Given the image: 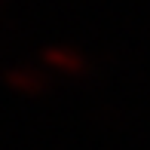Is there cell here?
<instances>
[{
	"mask_svg": "<svg viewBox=\"0 0 150 150\" xmlns=\"http://www.w3.org/2000/svg\"><path fill=\"white\" fill-rule=\"evenodd\" d=\"M3 83L9 86L12 92H18V95H37V92H43L46 80L40 77L34 67L16 64V67H6V71H3Z\"/></svg>",
	"mask_w": 150,
	"mask_h": 150,
	"instance_id": "obj_1",
	"label": "cell"
},
{
	"mask_svg": "<svg viewBox=\"0 0 150 150\" xmlns=\"http://www.w3.org/2000/svg\"><path fill=\"white\" fill-rule=\"evenodd\" d=\"M43 61L52 67V71H61V74H67V77L83 74V67H86V58L80 55V52H74L71 46H46L43 49Z\"/></svg>",
	"mask_w": 150,
	"mask_h": 150,
	"instance_id": "obj_2",
	"label": "cell"
}]
</instances>
